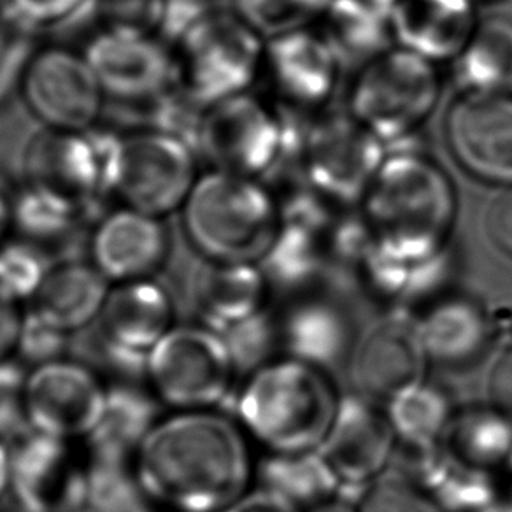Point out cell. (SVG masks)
Masks as SVG:
<instances>
[{
    "label": "cell",
    "instance_id": "obj_1",
    "mask_svg": "<svg viewBox=\"0 0 512 512\" xmlns=\"http://www.w3.org/2000/svg\"><path fill=\"white\" fill-rule=\"evenodd\" d=\"M137 479L153 500L179 512H223L239 502L251 477L239 427L213 413L158 421L136 456Z\"/></svg>",
    "mask_w": 512,
    "mask_h": 512
},
{
    "label": "cell",
    "instance_id": "obj_2",
    "mask_svg": "<svg viewBox=\"0 0 512 512\" xmlns=\"http://www.w3.org/2000/svg\"><path fill=\"white\" fill-rule=\"evenodd\" d=\"M379 248L407 260L448 251L456 220V190L425 150H390L358 202Z\"/></svg>",
    "mask_w": 512,
    "mask_h": 512
},
{
    "label": "cell",
    "instance_id": "obj_3",
    "mask_svg": "<svg viewBox=\"0 0 512 512\" xmlns=\"http://www.w3.org/2000/svg\"><path fill=\"white\" fill-rule=\"evenodd\" d=\"M188 246L211 262L260 264L281 227V214L262 179L209 169L181 207Z\"/></svg>",
    "mask_w": 512,
    "mask_h": 512
},
{
    "label": "cell",
    "instance_id": "obj_4",
    "mask_svg": "<svg viewBox=\"0 0 512 512\" xmlns=\"http://www.w3.org/2000/svg\"><path fill=\"white\" fill-rule=\"evenodd\" d=\"M339 402L323 369L290 356L256 369L237 411L244 428L264 446L295 455L320 448Z\"/></svg>",
    "mask_w": 512,
    "mask_h": 512
},
{
    "label": "cell",
    "instance_id": "obj_5",
    "mask_svg": "<svg viewBox=\"0 0 512 512\" xmlns=\"http://www.w3.org/2000/svg\"><path fill=\"white\" fill-rule=\"evenodd\" d=\"M178 311L158 278L120 283L107 295L99 318L71 337V353L83 365L127 381L148 376L151 351L174 328Z\"/></svg>",
    "mask_w": 512,
    "mask_h": 512
},
{
    "label": "cell",
    "instance_id": "obj_6",
    "mask_svg": "<svg viewBox=\"0 0 512 512\" xmlns=\"http://www.w3.org/2000/svg\"><path fill=\"white\" fill-rule=\"evenodd\" d=\"M441 86L437 64L393 44L358 67L346 109L386 146L420 134Z\"/></svg>",
    "mask_w": 512,
    "mask_h": 512
},
{
    "label": "cell",
    "instance_id": "obj_7",
    "mask_svg": "<svg viewBox=\"0 0 512 512\" xmlns=\"http://www.w3.org/2000/svg\"><path fill=\"white\" fill-rule=\"evenodd\" d=\"M172 50L179 88L206 109L251 90L262 74L265 39L232 9H211Z\"/></svg>",
    "mask_w": 512,
    "mask_h": 512
},
{
    "label": "cell",
    "instance_id": "obj_8",
    "mask_svg": "<svg viewBox=\"0 0 512 512\" xmlns=\"http://www.w3.org/2000/svg\"><path fill=\"white\" fill-rule=\"evenodd\" d=\"M123 136L100 127L81 132L41 128L23 150V183L58 193L90 214L116 199Z\"/></svg>",
    "mask_w": 512,
    "mask_h": 512
},
{
    "label": "cell",
    "instance_id": "obj_9",
    "mask_svg": "<svg viewBox=\"0 0 512 512\" xmlns=\"http://www.w3.org/2000/svg\"><path fill=\"white\" fill-rule=\"evenodd\" d=\"M295 153L314 190L337 207H356L386 158V148L348 109L300 118Z\"/></svg>",
    "mask_w": 512,
    "mask_h": 512
},
{
    "label": "cell",
    "instance_id": "obj_10",
    "mask_svg": "<svg viewBox=\"0 0 512 512\" xmlns=\"http://www.w3.org/2000/svg\"><path fill=\"white\" fill-rule=\"evenodd\" d=\"M290 121L267 97L241 93L206 107L197 151L211 169L264 179L288 146Z\"/></svg>",
    "mask_w": 512,
    "mask_h": 512
},
{
    "label": "cell",
    "instance_id": "obj_11",
    "mask_svg": "<svg viewBox=\"0 0 512 512\" xmlns=\"http://www.w3.org/2000/svg\"><path fill=\"white\" fill-rule=\"evenodd\" d=\"M200 155L193 144L148 127L123 136L116 199L158 218L178 213L197 183Z\"/></svg>",
    "mask_w": 512,
    "mask_h": 512
},
{
    "label": "cell",
    "instance_id": "obj_12",
    "mask_svg": "<svg viewBox=\"0 0 512 512\" xmlns=\"http://www.w3.org/2000/svg\"><path fill=\"white\" fill-rule=\"evenodd\" d=\"M235 370L223 337L202 327L172 328L148 362V377L160 399L195 411L227 397Z\"/></svg>",
    "mask_w": 512,
    "mask_h": 512
},
{
    "label": "cell",
    "instance_id": "obj_13",
    "mask_svg": "<svg viewBox=\"0 0 512 512\" xmlns=\"http://www.w3.org/2000/svg\"><path fill=\"white\" fill-rule=\"evenodd\" d=\"M20 97L41 127L78 132L99 127L107 102L83 50L67 44H41Z\"/></svg>",
    "mask_w": 512,
    "mask_h": 512
},
{
    "label": "cell",
    "instance_id": "obj_14",
    "mask_svg": "<svg viewBox=\"0 0 512 512\" xmlns=\"http://www.w3.org/2000/svg\"><path fill=\"white\" fill-rule=\"evenodd\" d=\"M107 100L146 109L178 85L171 44L158 34L99 29L85 48Z\"/></svg>",
    "mask_w": 512,
    "mask_h": 512
},
{
    "label": "cell",
    "instance_id": "obj_15",
    "mask_svg": "<svg viewBox=\"0 0 512 512\" xmlns=\"http://www.w3.org/2000/svg\"><path fill=\"white\" fill-rule=\"evenodd\" d=\"M341 62L316 27L265 41L260 79L283 113L306 118L327 109Z\"/></svg>",
    "mask_w": 512,
    "mask_h": 512
},
{
    "label": "cell",
    "instance_id": "obj_16",
    "mask_svg": "<svg viewBox=\"0 0 512 512\" xmlns=\"http://www.w3.org/2000/svg\"><path fill=\"white\" fill-rule=\"evenodd\" d=\"M444 137L463 171L512 188V95H460L446 113Z\"/></svg>",
    "mask_w": 512,
    "mask_h": 512
},
{
    "label": "cell",
    "instance_id": "obj_17",
    "mask_svg": "<svg viewBox=\"0 0 512 512\" xmlns=\"http://www.w3.org/2000/svg\"><path fill=\"white\" fill-rule=\"evenodd\" d=\"M88 256L107 281L157 278L171 260V232L164 218L118 202L93 223Z\"/></svg>",
    "mask_w": 512,
    "mask_h": 512
},
{
    "label": "cell",
    "instance_id": "obj_18",
    "mask_svg": "<svg viewBox=\"0 0 512 512\" xmlns=\"http://www.w3.org/2000/svg\"><path fill=\"white\" fill-rule=\"evenodd\" d=\"M106 393L83 363H46L25 383L27 421L34 432L62 441L88 437L102 414Z\"/></svg>",
    "mask_w": 512,
    "mask_h": 512
},
{
    "label": "cell",
    "instance_id": "obj_19",
    "mask_svg": "<svg viewBox=\"0 0 512 512\" xmlns=\"http://www.w3.org/2000/svg\"><path fill=\"white\" fill-rule=\"evenodd\" d=\"M23 512H79L86 505V472L62 439L30 430L11 449V484Z\"/></svg>",
    "mask_w": 512,
    "mask_h": 512
},
{
    "label": "cell",
    "instance_id": "obj_20",
    "mask_svg": "<svg viewBox=\"0 0 512 512\" xmlns=\"http://www.w3.org/2000/svg\"><path fill=\"white\" fill-rule=\"evenodd\" d=\"M269 281L258 264L200 262L171 292L179 318L199 316L207 328L221 332L264 313Z\"/></svg>",
    "mask_w": 512,
    "mask_h": 512
},
{
    "label": "cell",
    "instance_id": "obj_21",
    "mask_svg": "<svg viewBox=\"0 0 512 512\" xmlns=\"http://www.w3.org/2000/svg\"><path fill=\"white\" fill-rule=\"evenodd\" d=\"M395 442L388 414L369 400L349 397L339 402L332 428L318 453L339 483L362 486L383 472Z\"/></svg>",
    "mask_w": 512,
    "mask_h": 512
},
{
    "label": "cell",
    "instance_id": "obj_22",
    "mask_svg": "<svg viewBox=\"0 0 512 512\" xmlns=\"http://www.w3.org/2000/svg\"><path fill=\"white\" fill-rule=\"evenodd\" d=\"M427 360L416 325L404 320L384 321L358 344L351 374L363 395L392 402L400 393L423 383Z\"/></svg>",
    "mask_w": 512,
    "mask_h": 512
},
{
    "label": "cell",
    "instance_id": "obj_23",
    "mask_svg": "<svg viewBox=\"0 0 512 512\" xmlns=\"http://www.w3.org/2000/svg\"><path fill=\"white\" fill-rule=\"evenodd\" d=\"M388 16L393 44L437 65L451 64L479 23L474 0H399Z\"/></svg>",
    "mask_w": 512,
    "mask_h": 512
},
{
    "label": "cell",
    "instance_id": "obj_24",
    "mask_svg": "<svg viewBox=\"0 0 512 512\" xmlns=\"http://www.w3.org/2000/svg\"><path fill=\"white\" fill-rule=\"evenodd\" d=\"M437 446L455 467L495 486L512 477V420L493 406L453 414Z\"/></svg>",
    "mask_w": 512,
    "mask_h": 512
},
{
    "label": "cell",
    "instance_id": "obj_25",
    "mask_svg": "<svg viewBox=\"0 0 512 512\" xmlns=\"http://www.w3.org/2000/svg\"><path fill=\"white\" fill-rule=\"evenodd\" d=\"M428 358L444 365H463L483 355L497 339L498 318L469 297H444L420 323Z\"/></svg>",
    "mask_w": 512,
    "mask_h": 512
},
{
    "label": "cell",
    "instance_id": "obj_26",
    "mask_svg": "<svg viewBox=\"0 0 512 512\" xmlns=\"http://www.w3.org/2000/svg\"><path fill=\"white\" fill-rule=\"evenodd\" d=\"M109 292V281L92 262L69 258L53 264L34 297V309L53 325L76 334L99 318Z\"/></svg>",
    "mask_w": 512,
    "mask_h": 512
},
{
    "label": "cell",
    "instance_id": "obj_27",
    "mask_svg": "<svg viewBox=\"0 0 512 512\" xmlns=\"http://www.w3.org/2000/svg\"><path fill=\"white\" fill-rule=\"evenodd\" d=\"M157 400L130 384L107 390L104 409L88 435L92 462L127 465L158 425Z\"/></svg>",
    "mask_w": 512,
    "mask_h": 512
},
{
    "label": "cell",
    "instance_id": "obj_28",
    "mask_svg": "<svg viewBox=\"0 0 512 512\" xmlns=\"http://www.w3.org/2000/svg\"><path fill=\"white\" fill-rule=\"evenodd\" d=\"M460 95H512V20H479L462 53L451 62Z\"/></svg>",
    "mask_w": 512,
    "mask_h": 512
},
{
    "label": "cell",
    "instance_id": "obj_29",
    "mask_svg": "<svg viewBox=\"0 0 512 512\" xmlns=\"http://www.w3.org/2000/svg\"><path fill=\"white\" fill-rule=\"evenodd\" d=\"M316 30L330 44L341 65L362 67L392 48L388 11L370 0H332Z\"/></svg>",
    "mask_w": 512,
    "mask_h": 512
},
{
    "label": "cell",
    "instance_id": "obj_30",
    "mask_svg": "<svg viewBox=\"0 0 512 512\" xmlns=\"http://www.w3.org/2000/svg\"><path fill=\"white\" fill-rule=\"evenodd\" d=\"M281 341L292 358L325 369L348 351V320L330 304H300L283 321Z\"/></svg>",
    "mask_w": 512,
    "mask_h": 512
},
{
    "label": "cell",
    "instance_id": "obj_31",
    "mask_svg": "<svg viewBox=\"0 0 512 512\" xmlns=\"http://www.w3.org/2000/svg\"><path fill=\"white\" fill-rule=\"evenodd\" d=\"M86 218L88 214L72 200L23 183L16 192L13 234L48 249L71 239Z\"/></svg>",
    "mask_w": 512,
    "mask_h": 512
},
{
    "label": "cell",
    "instance_id": "obj_32",
    "mask_svg": "<svg viewBox=\"0 0 512 512\" xmlns=\"http://www.w3.org/2000/svg\"><path fill=\"white\" fill-rule=\"evenodd\" d=\"M267 491L285 498L293 507H309L327 502L341 486L318 451L278 455L264 465Z\"/></svg>",
    "mask_w": 512,
    "mask_h": 512
},
{
    "label": "cell",
    "instance_id": "obj_33",
    "mask_svg": "<svg viewBox=\"0 0 512 512\" xmlns=\"http://www.w3.org/2000/svg\"><path fill=\"white\" fill-rule=\"evenodd\" d=\"M388 418L407 449H430L441 442L453 411L441 388L420 383L390 402Z\"/></svg>",
    "mask_w": 512,
    "mask_h": 512
},
{
    "label": "cell",
    "instance_id": "obj_34",
    "mask_svg": "<svg viewBox=\"0 0 512 512\" xmlns=\"http://www.w3.org/2000/svg\"><path fill=\"white\" fill-rule=\"evenodd\" d=\"M332 0H232V11L267 39L316 27Z\"/></svg>",
    "mask_w": 512,
    "mask_h": 512
},
{
    "label": "cell",
    "instance_id": "obj_35",
    "mask_svg": "<svg viewBox=\"0 0 512 512\" xmlns=\"http://www.w3.org/2000/svg\"><path fill=\"white\" fill-rule=\"evenodd\" d=\"M85 507L90 512H153L150 495L127 465L100 462L86 470Z\"/></svg>",
    "mask_w": 512,
    "mask_h": 512
},
{
    "label": "cell",
    "instance_id": "obj_36",
    "mask_svg": "<svg viewBox=\"0 0 512 512\" xmlns=\"http://www.w3.org/2000/svg\"><path fill=\"white\" fill-rule=\"evenodd\" d=\"M39 30L0 6V107L20 95L30 62L41 48Z\"/></svg>",
    "mask_w": 512,
    "mask_h": 512
},
{
    "label": "cell",
    "instance_id": "obj_37",
    "mask_svg": "<svg viewBox=\"0 0 512 512\" xmlns=\"http://www.w3.org/2000/svg\"><path fill=\"white\" fill-rule=\"evenodd\" d=\"M53 262L48 249L25 239L0 242V293L11 300L34 299Z\"/></svg>",
    "mask_w": 512,
    "mask_h": 512
},
{
    "label": "cell",
    "instance_id": "obj_38",
    "mask_svg": "<svg viewBox=\"0 0 512 512\" xmlns=\"http://www.w3.org/2000/svg\"><path fill=\"white\" fill-rule=\"evenodd\" d=\"M169 0H93L100 29L160 34Z\"/></svg>",
    "mask_w": 512,
    "mask_h": 512
},
{
    "label": "cell",
    "instance_id": "obj_39",
    "mask_svg": "<svg viewBox=\"0 0 512 512\" xmlns=\"http://www.w3.org/2000/svg\"><path fill=\"white\" fill-rule=\"evenodd\" d=\"M72 334L53 325L32 309L23 316L22 332L18 339V351L23 360L36 363L37 367L58 362L71 349Z\"/></svg>",
    "mask_w": 512,
    "mask_h": 512
},
{
    "label": "cell",
    "instance_id": "obj_40",
    "mask_svg": "<svg viewBox=\"0 0 512 512\" xmlns=\"http://www.w3.org/2000/svg\"><path fill=\"white\" fill-rule=\"evenodd\" d=\"M360 512H444L407 477H388L370 486Z\"/></svg>",
    "mask_w": 512,
    "mask_h": 512
},
{
    "label": "cell",
    "instance_id": "obj_41",
    "mask_svg": "<svg viewBox=\"0 0 512 512\" xmlns=\"http://www.w3.org/2000/svg\"><path fill=\"white\" fill-rule=\"evenodd\" d=\"M25 383L20 365L0 362V441H18L32 430L25 414Z\"/></svg>",
    "mask_w": 512,
    "mask_h": 512
},
{
    "label": "cell",
    "instance_id": "obj_42",
    "mask_svg": "<svg viewBox=\"0 0 512 512\" xmlns=\"http://www.w3.org/2000/svg\"><path fill=\"white\" fill-rule=\"evenodd\" d=\"M265 320L267 318L264 313L256 314L249 320L235 323L232 327L218 332L227 344L235 369H251L264 360L269 351V341H271V328Z\"/></svg>",
    "mask_w": 512,
    "mask_h": 512
},
{
    "label": "cell",
    "instance_id": "obj_43",
    "mask_svg": "<svg viewBox=\"0 0 512 512\" xmlns=\"http://www.w3.org/2000/svg\"><path fill=\"white\" fill-rule=\"evenodd\" d=\"M92 2L93 0H2V6L41 32L71 22L81 11L92 8Z\"/></svg>",
    "mask_w": 512,
    "mask_h": 512
},
{
    "label": "cell",
    "instance_id": "obj_44",
    "mask_svg": "<svg viewBox=\"0 0 512 512\" xmlns=\"http://www.w3.org/2000/svg\"><path fill=\"white\" fill-rule=\"evenodd\" d=\"M486 230L491 241L512 256V188H505V192L491 202L486 213Z\"/></svg>",
    "mask_w": 512,
    "mask_h": 512
},
{
    "label": "cell",
    "instance_id": "obj_45",
    "mask_svg": "<svg viewBox=\"0 0 512 512\" xmlns=\"http://www.w3.org/2000/svg\"><path fill=\"white\" fill-rule=\"evenodd\" d=\"M491 406L512 420V346L498 356L490 377Z\"/></svg>",
    "mask_w": 512,
    "mask_h": 512
},
{
    "label": "cell",
    "instance_id": "obj_46",
    "mask_svg": "<svg viewBox=\"0 0 512 512\" xmlns=\"http://www.w3.org/2000/svg\"><path fill=\"white\" fill-rule=\"evenodd\" d=\"M23 318L16 309L15 300L0 293V362L18 348Z\"/></svg>",
    "mask_w": 512,
    "mask_h": 512
},
{
    "label": "cell",
    "instance_id": "obj_47",
    "mask_svg": "<svg viewBox=\"0 0 512 512\" xmlns=\"http://www.w3.org/2000/svg\"><path fill=\"white\" fill-rule=\"evenodd\" d=\"M223 512H299V509L286 502L285 498L265 490L249 497H242L239 502H235Z\"/></svg>",
    "mask_w": 512,
    "mask_h": 512
},
{
    "label": "cell",
    "instance_id": "obj_48",
    "mask_svg": "<svg viewBox=\"0 0 512 512\" xmlns=\"http://www.w3.org/2000/svg\"><path fill=\"white\" fill-rule=\"evenodd\" d=\"M16 188L6 174L0 172V242L13 234V216H15Z\"/></svg>",
    "mask_w": 512,
    "mask_h": 512
},
{
    "label": "cell",
    "instance_id": "obj_49",
    "mask_svg": "<svg viewBox=\"0 0 512 512\" xmlns=\"http://www.w3.org/2000/svg\"><path fill=\"white\" fill-rule=\"evenodd\" d=\"M11 484V451L6 442L0 441V497L9 490Z\"/></svg>",
    "mask_w": 512,
    "mask_h": 512
},
{
    "label": "cell",
    "instance_id": "obj_50",
    "mask_svg": "<svg viewBox=\"0 0 512 512\" xmlns=\"http://www.w3.org/2000/svg\"><path fill=\"white\" fill-rule=\"evenodd\" d=\"M309 512H356L351 505L344 504V502H339V500H334V498H330L327 502H323V504H318L313 509H309Z\"/></svg>",
    "mask_w": 512,
    "mask_h": 512
},
{
    "label": "cell",
    "instance_id": "obj_51",
    "mask_svg": "<svg viewBox=\"0 0 512 512\" xmlns=\"http://www.w3.org/2000/svg\"><path fill=\"white\" fill-rule=\"evenodd\" d=\"M479 512H512V500H507V502H493V504L484 507L483 511Z\"/></svg>",
    "mask_w": 512,
    "mask_h": 512
},
{
    "label": "cell",
    "instance_id": "obj_52",
    "mask_svg": "<svg viewBox=\"0 0 512 512\" xmlns=\"http://www.w3.org/2000/svg\"><path fill=\"white\" fill-rule=\"evenodd\" d=\"M372 4H376V6H379V8H383L384 11H388L390 13V9L399 2V0H370Z\"/></svg>",
    "mask_w": 512,
    "mask_h": 512
},
{
    "label": "cell",
    "instance_id": "obj_53",
    "mask_svg": "<svg viewBox=\"0 0 512 512\" xmlns=\"http://www.w3.org/2000/svg\"><path fill=\"white\" fill-rule=\"evenodd\" d=\"M79 512H90V511H88V509H86V507H85V509H83V511H79Z\"/></svg>",
    "mask_w": 512,
    "mask_h": 512
},
{
    "label": "cell",
    "instance_id": "obj_54",
    "mask_svg": "<svg viewBox=\"0 0 512 512\" xmlns=\"http://www.w3.org/2000/svg\"><path fill=\"white\" fill-rule=\"evenodd\" d=\"M474 2H476V0H474ZM486 2H493V0H486Z\"/></svg>",
    "mask_w": 512,
    "mask_h": 512
}]
</instances>
